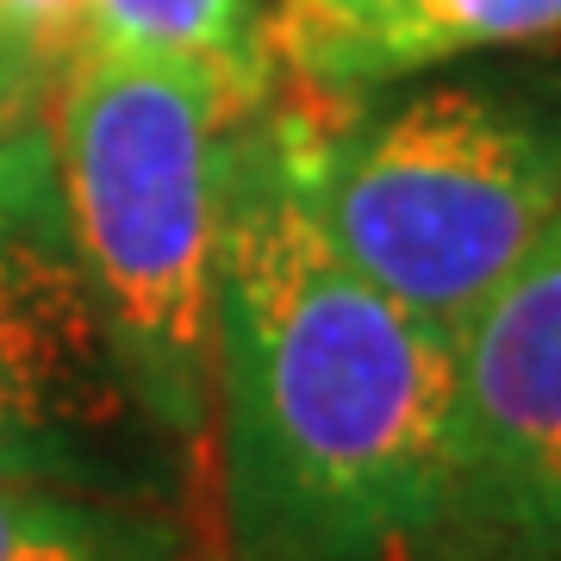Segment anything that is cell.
I'll list each match as a JSON object with an SVG mask.
<instances>
[{
	"label": "cell",
	"mask_w": 561,
	"mask_h": 561,
	"mask_svg": "<svg viewBox=\"0 0 561 561\" xmlns=\"http://www.w3.org/2000/svg\"><path fill=\"white\" fill-rule=\"evenodd\" d=\"M0 561H194L169 505L0 474Z\"/></svg>",
	"instance_id": "7"
},
{
	"label": "cell",
	"mask_w": 561,
	"mask_h": 561,
	"mask_svg": "<svg viewBox=\"0 0 561 561\" xmlns=\"http://www.w3.org/2000/svg\"><path fill=\"white\" fill-rule=\"evenodd\" d=\"M306 194L362 280L456 337L561 219V44L306 101Z\"/></svg>",
	"instance_id": "2"
},
{
	"label": "cell",
	"mask_w": 561,
	"mask_h": 561,
	"mask_svg": "<svg viewBox=\"0 0 561 561\" xmlns=\"http://www.w3.org/2000/svg\"><path fill=\"white\" fill-rule=\"evenodd\" d=\"M187 468L81 268L50 125H13L0 138V474L169 505Z\"/></svg>",
	"instance_id": "4"
},
{
	"label": "cell",
	"mask_w": 561,
	"mask_h": 561,
	"mask_svg": "<svg viewBox=\"0 0 561 561\" xmlns=\"http://www.w3.org/2000/svg\"><path fill=\"white\" fill-rule=\"evenodd\" d=\"M275 76L306 101H350L461 57L561 44V0H268Z\"/></svg>",
	"instance_id": "6"
},
{
	"label": "cell",
	"mask_w": 561,
	"mask_h": 561,
	"mask_svg": "<svg viewBox=\"0 0 561 561\" xmlns=\"http://www.w3.org/2000/svg\"><path fill=\"white\" fill-rule=\"evenodd\" d=\"M275 81L81 44L57 101V175L125 375L181 456L213 431V287L231 131Z\"/></svg>",
	"instance_id": "3"
},
{
	"label": "cell",
	"mask_w": 561,
	"mask_h": 561,
	"mask_svg": "<svg viewBox=\"0 0 561 561\" xmlns=\"http://www.w3.org/2000/svg\"><path fill=\"white\" fill-rule=\"evenodd\" d=\"M256 0H81V44L131 57L201 62L238 81H275Z\"/></svg>",
	"instance_id": "8"
},
{
	"label": "cell",
	"mask_w": 561,
	"mask_h": 561,
	"mask_svg": "<svg viewBox=\"0 0 561 561\" xmlns=\"http://www.w3.org/2000/svg\"><path fill=\"white\" fill-rule=\"evenodd\" d=\"M437 561H561V219L456 331Z\"/></svg>",
	"instance_id": "5"
},
{
	"label": "cell",
	"mask_w": 561,
	"mask_h": 561,
	"mask_svg": "<svg viewBox=\"0 0 561 561\" xmlns=\"http://www.w3.org/2000/svg\"><path fill=\"white\" fill-rule=\"evenodd\" d=\"M44 62H50V44L20 32L13 20H0V138H7L13 125L38 119Z\"/></svg>",
	"instance_id": "9"
},
{
	"label": "cell",
	"mask_w": 561,
	"mask_h": 561,
	"mask_svg": "<svg viewBox=\"0 0 561 561\" xmlns=\"http://www.w3.org/2000/svg\"><path fill=\"white\" fill-rule=\"evenodd\" d=\"M456 337L331 250L306 194V101L231 131L213 287L225 561H437Z\"/></svg>",
	"instance_id": "1"
},
{
	"label": "cell",
	"mask_w": 561,
	"mask_h": 561,
	"mask_svg": "<svg viewBox=\"0 0 561 561\" xmlns=\"http://www.w3.org/2000/svg\"><path fill=\"white\" fill-rule=\"evenodd\" d=\"M0 20H13L20 32L57 50L69 32H81V0H0Z\"/></svg>",
	"instance_id": "10"
}]
</instances>
